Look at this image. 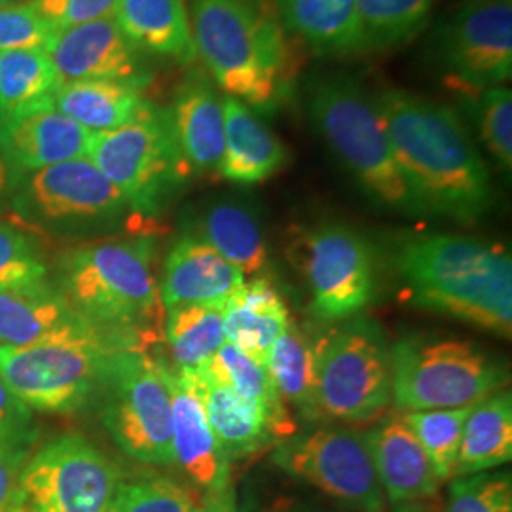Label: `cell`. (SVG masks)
<instances>
[{"label": "cell", "instance_id": "obj_3", "mask_svg": "<svg viewBox=\"0 0 512 512\" xmlns=\"http://www.w3.org/2000/svg\"><path fill=\"white\" fill-rule=\"evenodd\" d=\"M395 264L418 308L511 336L512 260L505 247L458 234H427L406 239Z\"/></svg>", "mask_w": 512, "mask_h": 512}, {"label": "cell", "instance_id": "obj_30", "mask_svg": "<svg viewBox=\"0 0 512 512\" xmlns=\"http://www.w3.org/2000/svg\"><path fill=\"white\" fill-rule=\"evenodd\" d=\"M511 459V393L497 391L476 403L467 416L454 478L486 473L509 463Z\"/></svg>", "mask_w": 512, "mask_h": 512}, {"label": "cell", "instance_id": "obj_34", "mask_svg": "<svg viewBox=\"0 0 512 512\" xmlns=\"http://www.w3.org/2000/svg\"><path fill=\"white\" fill-rule=\"evenodd\" d=\"M164 334L177 372L202 370L226 342L222 306H173L165 310Z\"/></svg>", "mask_w": 512, "mask_h": 512}, {"label": "cell", "instance_id": "obj_9", "mask_svg": "<svg viewBox=\"0 0 512 512\" xmlns=\"http://www.w3.org/2000/svg\"><path fill=\"white\" fill-rule=\"evenodd\" d=\"M88 160L114 184L137 217H156L192 177L169 126L152 107L122 128L95 133Z\"/></svg>", "mask_w": 512, "mask_h": 512}, {"label": "cell", "instance_id": "obj_24", "mask_svg": "<svg viewBox=\"0 0 512 512\" xmlns=\"http://www.w3.org/2000/svg\"><path fill=\"white\" fill-rule=\"evenodd\" d=\"M78 321L65 296L46 279L0 287V346H33Z\"/></svg>", "mask_w": 512, "mask_h": 512}, {"label": "cell", "instance_id": "obj_40", "mask_svg": "<svg viewBox=\"0 0 512 512\" xmlns=\"http://www.w3.org/2000/svg\"><path fill=\"white\" fill-rule=\"evenodd\" d=\"M37 241L12 222H0V287L46 279Z\"/></svg>", "mask_w": 512, "mask_h": 512}, {"label": "cell", "instance_id": "obj_35", "mask_svg": "<svg viewBox=\"0 0 512 512\" xmlns=\"http://www.w3.org/2000/svg\"><path fill=\"white\" fill-rule=\"evenodd\" d=\"M435 0H357L363 52L414 40L431 18Z\"/></svg>", "mask_w": 512, "mask_h": 512}, {"label": "cell", "instance_id": "obj_8", "mask_svg": "<svg viewBox=\"0 0 512 512\" xmlns=\"http://www.w3.org/2000/svg\"><path fill=\"white\" fill-rule=\"evenodd\" d=\"M97 395L103 425L126 456L147 465H175L164 361L145 349L116 351Z\"/></svg>", "mask_w": 512, "mask_h": 512}, {"label": "cell", "instance_id": "obj_13", "mask_svg": "<svg viewBox=\"0 0 512 512\" xmlns=\"http://www.w3.org/2000/svg\"><path fill=\"white\" fill-rule=\"evenodd\" d=\"M429 59L458 92H478L509 82L512 0H463L435 27Z\"/></svg>", "mask_w": 512, "mask_h": 512}, {"label": "cell", "instance_id": "obj_26", "mask_svg": "<svg viewBox=\"0 0 512 512\" xmlns=\"http://www.w3.org/2000/svg\"><path fill=\"white\" fill-rule=\"evenodd\" d=\"M112 19L124 37L148 57L183 65L196 59L184 0H118Z\"/></svg>", "mask_w": 512, "mask_h": 512}, {"label": "cell", "instance_id": "obj_2", "mask_svg": "<svg viewBox=\"0 0 512 512\" xmlns=\"http://www.w3.org/2000/svg\"><path fill=\"white\" fill-rule=\"evenodd\" d=\"M150 236L103 239L59 260V291L74 313L124 349H145L164 319Z\"/></svg>", "mask_w": 512, "mask_h": 512}, {"label": "cell", "instance_id": "obj_31", "mask_svg": "<svg viewBox=\"0 0 512 512\" xmlns=\"http://www.w3.org/2000/svg\"><path fill=\"white\" fill-rule=\"evenodd\" d=\"M203 370H207L220 384L234 389L243 399L256 404L270 423L275 440L289 439L296 435L293 412L279 397L262 363H256L255 359L245 355L234 344L224 342Z\"/></svg>", "mask_w": 512, "mask_h": 512}, {"label": "cell", "instance_id": "obj_22", "mask_svg": "<svg viewBox=\"0 0 512 512\" xmlns=\"http://www.w3.org/2000/svg\"><path fill=\"white\" fill-rule=\"evenodd\" d=\"M186 232L211 245L243 277L262 274L270 264L260 211L247 198H211L192 213Z\"/></svg>", "mask_w": 512, "mask_h": 512}, {"label": "cell", "instance_id": "obj_48", "mask_svg": "<svg viewBox=\"0 0 512 512\" xmlns=\"http://www.w3.org/2000/svg\"><path fill=\"white\" fill-rule=\"evenodd\" d=\"M194 512H234L232 501L226 503H207L205 507H198Z\"/></svg>", "mask_w": 512, "mask_h": 512}, {"label": "cell", "instance_id": "obj_18", "mask_svg": "<svg viewBox=\"0 0 512 512\" xmlns=\"http://www.w3.org/2000/svg\"><path fill=\"white\" fill-rule=\"evenodd\" d=\"M93 135L54 105L0 118V154L8 165L10 183L31 171L88 158Z\"/></svg>", "mask_w": 512, "mask_h": 512}, {"label": "cell", "instance_id": "obj_29", "mask_svg": "<svg viewBox=\"0 0 512 512\" xmlns=\"http://www.w3.org/2000/svg\"><path fill=\"white\" fill-rule=\"evenodd\" d=\"M145 88L116 80L65 82L54 93V107L92 133L122 128L154 107Z\"/></svg>", "mask_w": 512, "mask_h": 512}, {"label": "cell", "instance_id": "obj_23", "mask_svg": "<svg viewBox=\"0 0 512 512\" xmlns=\"http://www.w3.org/2000/svg\"><path fill=\"white\" fill-rule=\"evenodd\" d=\"M224 156L219 173L230 183L258 184L291 162V152L262 116L232 95H222Z\"/></svg>", "mask_w": 512, "mask_h": 512}, {"label": "cell", "instance_id": "obj_14", "mask_svg": "<svg viewBox=\"0 0 512 512\" xmlns=\"http://www.w3.org/2000/svg\"><path fill=\"white\" fill-rule=\"evenodd\" d=\"M274 463L351 511L384 512V490L365 433L344 427L311 429L283 440Z\"/></svg>", "mask_w": 512, "mask_h": 512}, {"label": "cell", "instance_id": "obj_28", "mask_svg": "<svg viewBox=\"0 0 512 512\" xmlns=\"http://www.w3.org/2000/svg\"><path fill=\"white\" fill-rule=\"evenodd\" d=\"M275 14L315 54L363 52L357 0H277Z\"/></svg>", "mask_w": 512, "mask_h": 512}, {"label": "cell", "instance_id": "obj_43", "mask_svg": "<svg viewBox=\"0 0 512 512\" xmlns=\"http://www.w3.org/2000/svg\"><path fill=\"white\" fill-rule=\"evenodd\" d=\"M31 408L21 403L0 378V444L31 450L33 446Z\"/></svg>", "mask_w": 512, "mask_h": 512}, {"label": "cell", "instance_id": "obj_36", "mask_svg": "<svg viewBox=\"0 0 512 512\" xmlns=\"http://www.w3.org/2000/svg\"><path fill=\"white\" fill-rule=\"evenodd\" d=\"M473 406L475 404L403 414L404 423L420 440L427 458L439 476L440 484L452 480L456 475L461 435Z\"/></svg>", "mask_w": 512, "mask_h": 512}, {"label": "cell", "instance_id": "obj_4", "mask_svg": "<svg viewBox=\"0 0 512 512\" xmlns=\"http://www.w3.org/2000/svg\"><path fill=\"white\" fill-rule=\"evenodd\" d=\"M190 29L205 71L258 114L274 112L291 90L293 48L266 0H192Z\"/></svg>", "mask_w": 512, "mask_h": 512}, {"label": "cell", "instance_id": "obj_33", "mask_svg": "<svg viewBox=\"0 0 512 512\" xmlns=\"http://www.w3.org/2000/svg\"><path fill=\"white\" fill-rule=\"evenodd\" d=\"M61 84L46 48L0 52V118L54 105Z\"/></svg>", "mask_w": 512, "mask_h": 512}, {"label": "cell", "instance_id": "obj_46", "mask_svg": "<svg viewBox=\"0 0 512 512\" xmlns=\"http://www.w3.org/2000/svg\"><path fill=\"white\" fill-rule=\"evenodd\" d=\"M393 512H439V509L431 503V499H427V501H410V503L393 505Z\"/></svg>", "mask_w": 512, "mask_h": 512}, {"label": "cell", "instance_id": "obj_44", "mask_svg": "<svg viewBox=\"0 0 512 512\" xmlns=\"http://www.w3.org/2000/svg\"><path fill=\"white\" fill-rule=\"evenodd\" d=\"M27 459V450L0 444V512H25L21 471Z\"/></svg>", "mask_w": 512, "mask_h": 512}, {"label": "cell", "instance_id": "obj_7", "mask_svg": "<svg viewBox=\"0 0 512 512\" xmlns=\"http://www.w3.org/2000/svg\"><path fill=\"white\" fill-rule=\"evenodd\" d=\"M391 399L401 410L480 403L507 384V372L471 340L408 336L389 349Z\"/></svg>", "mask_w": 512, "mask_h": 512}, {"label": "cell", "instance_id": "obj_20", "mask_svg": "<svg viewBox=\"0 0 512 512\" xmlns=\"http://www.w3.org/2000/svg\"><path fill=\"white\" fill-rule=\"evenodd\" d=\"M365 439L387 501L399 505L439 495V476L403 414H391L376 423Z\"/></svg>", "mask_w": 512, "mask_h": 512}, {"label": "cell", "instance_id": "obj_11", "mask_svg": "<svg viewBox=\"0 0 512 512\" xmlns=\"http://www.w3.org/2000/svg\"><path fill=\"white\" fill-rule=\"evenodd\" d=\"M315 391L321 418L370 421L391 403V359L384 332L357 319L315 348Z\"/></svg>", "mask_w": 512, "mask_h": 512}, {"label": "cell", "instance_id": "obj_25", "mask_svg": "<svg viewBox=\"0 0 512 512\" xmlns=\"http://www.w3.org/2000/svg\"><path fill=\"white\" fill-rule=\"evenodd\" d=\"M183 374L198 389L209 427L230 461L249 458L275 440L270 423L256 404L220 384L203 368Z\"/></svg>", "mask_w": 512, "mask_h": 512}, {"label": "cell", "instance_id": "obj_21", "mask_svg": "<svg viewBox=\"0 0 512 512\" xmlns=\"http://www.w3.org/2000/svg\"><path fill=\"white\" fill-rule=\"evenodd\" d=\"M245 283V277L207 245L203 239L184 232L165 258L160 287L164 310L184 304L224 306Z\"/></svg>", "mask_w": 512, "mask_h": 512}, {"label": "cell", "instance_id": "obj_5", "mask_svg": "<svg viewBox=\"0 0 512 512\" xmlns=\"http://www.w3.org/2000/svg\"><path fill=\"white\" fill-rule=\"evenodd\" d=\"M311 126L340 165L380 207L408 215H423L374 105L372 92L346 73L315 74L306 88Z\"/></svg>", "mask_w": 512, "mask_h": 512}, {"label": "cell", "instance_id": "obj_45", "mask_svg": "<svg viewBox=\"0 0 512 512\" xmlns=\"http://www.w3.org/2000/svg\"><path fill=\"white\" fill-rule=\"evenodd\" d=\"M253 512H323L308 501L294 495H275L266 503L258 505Z\"/></svg>", "mask_w": 512, "mask_h": 512}, {"label": "cell", "instance_id": "obj_15", "mask_svg": "<svg viewBox=\"0 0 512 512\" xmlns=\"http://www.w3.org/2000/svg\"><path fill=\"white\" fill-rule=\"evenodd\" d=\"M120 471L80 435L44 444L21 471L25 512H107Z\"/></svg>", "mask_w": 512, "mask_h": 512}, {"label": "cell", "instance_id": "obj_16", "mask_svg": "<svg viewBox=\"0 0 512 512\" xmlns=\"http://www.w3.org/2000/svg\"><path fill=\"white\" fill-rule=\"evenodd\" d=\"M46 52L61 82L116 80L145 88L152 80L148 55L139 52L112 18L59 31Z\"/></svg>", "mask_w": 512, "mask_h": 512}, {"label": "cell", "instance_id": "obj_47", "mask_svg": "<svg viewBox=\"0 0 512 512\" xmlns=\"http://www.w3.org/2000/svg\"><path fill=\"white\" fill-rule=\"evenodd\" d=\"M10 190V171L8 165L4 162L2 154H0V198Z\"/></svg>", "mask_w": 512, "mask_h": 512}, {"label": "cell", "instance_id": "obj_1", "mask_svg": "<svg viewBox=\"0 0 512 512\" xmlns=\"http://www.w3.org/2000/svg\"><path fill=\"white\" fill-rule=\"evenodd\" d=\"M372 99L423 215L461 224L482 219L494 202L492 179L458 110L399 88L372 92Z\"/></svg>", "mask_w": 512, "mask_h": 512}, {"label": "cell", "instance_id": "obj_41", "mask_svg": "<svg viewBox=\"0 0 512 512\" xmlns=\"http://www.w3.org/2000/svg\"><path fill=\"white\" fill-rule=\"evenodd\" d=\"M55 35L52 25L42 19L31 0L0 8V52L48 48Z\"/></svg>", "mask_w": 512, "mask_h": 512}, {"label": "cell", "instance_id": "obj_39", "mask_svg": "<svg viewBox=\"0 0 512 512\" xmlns=\"http://www.w3.org/2000/svg\"><path fill=\"white\" fill-rule=\"evenodd\" d=\"M444 512H512L509 473H476L452 478Z\"/></svg>", "mask_w": 512, "mask_h": 512}, {"label": "cell", "instance_id": "obj_38", "mask_svg": "<svg viewBox=\"0 0 512 512\" xmlns=\"http://www.w3.org/2000/svg\"><path fill=\"white\" fill-rule=\"evenodd\" d=\"M200 497L177 480L148 476L120 480L107 512H194Z\"/></svg>", "mask_w": 512, "mask_h": 512}, {"label": "cell", "instance_id": "obj_32", "mask_svg": "<svg viewBox=\"0 0 512 512\" xmlns=\"http://www.w3.org/2000/svg\"><path fill=\"white\" fill-rule=\"evenodd\" d=\"M264 366L289 410L294 408L302 420H323L315 391V348L296 323L289 321L268 351Z\"/></svg>", "mask_w": 512, "mask_h": 512}, {"label": "cell", "instance_id": "obj_49", "mask_svg": "<svg viewBox=\"0 0 512 512\" xmlns=\"http://www.w3.org/2000/svg\"><path fill=\"white\" fill-rule=\"evenodd\" d=\"M21 2H27V0H0V8L12 6V4H21Z\"/></svg>", "mask_w": 512, "mask_h": 512}, {"label": "cell", "instance_id": "obj_17", "mask_svg": "<svg viewBox=\"0 0 512 512\" xmlns=\"http://www.w3.org/2000/svg\"><path fill=\"white\" fill-rule=\"evenodd\" d=\"M171 393L173 461L183 469L207 503L232 501L230 459L224 456L205 416L202 399L192 380L167 366Z\"/></svg>", "mask_w": 512, "mask_h": 512}, {"label": "cell", "instance_id": "obj_19", "mask_svg": "<svg viewBox=\"0 0 512 512\" xmlns=\"http://www.w3.org/2000/svg\"><path fill=\"white\" fill-rule=\"evenodd\" d=\"M213 78L192 71L167 107L169 126L192 175L219 173L224 156V109Z\"/></svg>", "mask_w": 512, "mask_h": 512}, {"label": "cell", "instance_id": "obj_12", "mask_svg": "<svg viewBox=\"0 0 512 512\" xmlns=\"http://www.w3.org/2000/svg\"><path fill=\"white\" fill-rule=\"evenodd\" d=\"M289 262L302 274L311 310L325 321H342L365 310L374 296V256L357 230L340 222L289 228Z\"/></svg>", "mask_w": 512, "mask_h": 512}, {"label": "cell", "instance_id": "obj_42", "mask_svg": "<svg viewBox=\"0 0 512 512\" xmlns=\"http://www.w3.org/2000/svg\"><path fill=\"white\" fill-rule=\"evenodd\" d=\"M31 4L59 33L97 19L112 18L118 0H31Z\"/></svg>", "mask_w": 512, "mask_h": 512}, {"label": "cell", "instance_id": "obj_6", "mask_svg": "<svg viewBox=\"0 0 512 512\" xmlns=\"http://www.w3.org/2000/svg\"><path fill=\"white\" fill-rule=\"evenodd\" d=\"M120 346L86 321L25 348L0 346V378L33 410L67 414L99 393Z\"/></svg>", "mask_w": 512, "mask_h": 512}, {"label": "cell", "instance_id": "obj_10", "mask_svg": "<svg viewBox=\"0 0 512 512\" xmlns=\"http://www.w3.org/2000/svg\"><path fill=\"white\" fill-rule=\"evenodd\" d=\"M10 196L21 222L54 234L107 230L131 213L124 194L88 158L19 175Z\"/></svg>", "mask_w": 512, "mask_h": 512}, {"label": "cell", "instance_id": "obj_37", "mask_svg": "<svg viewBox=\"0 0 512 512\" xmlns=\"http://www.w3.org/2000/svg\"><path fill=\"white\" fill-rule=\"evenodd\" d=\"M467 93L465 105L488 154L505 171L512 169V92L503 86Z\"/></svg>", "mask_w": 512, "mask_h": 512}, {"label": "cell", "instance_id": "obj_27", "mask_svg": "<svg viewBox=\"0 0 512 512\" xmlns=\"http://www.w3.org/2000/svg\"><path fill=\"white\" fill-rule=\"evenodd\" d=\"M226 342L256 363H266L268 351L287 329L291 317L281 294L268 279L243 283L222 306Z\"/></svg>", "mask_w": 512, "mask_h": 512}]
</instances>
